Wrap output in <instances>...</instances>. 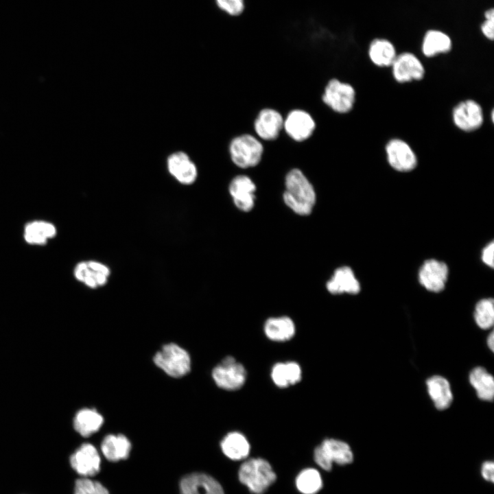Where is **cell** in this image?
<instances>
[{
  "label": "cell",
  "mask_w": 494,
  "mask_h": 494,
  "mask_svg": "<svg viewBox=\"0 0 494 494\" xmlns=\"http://www.w3.org/2000/svg\"><path fill=\"white\" fill-rule=\"evenodd\" d=\"M486 20L481 27L483 34L489 40H493L494 37V10L490 9L484 14Z\"/></svg>",
  "instance_id": "obj_34"
},
{
  "label": "cell",
  "mask_w": 494,
  "mask_h": 494,
  "mask_svg": "<svg viewBox=\"0 0 494 494\" xmlns=\"http://www.w3.org/2000/svg\"><path fill=\"white\" fill-rule=\"evenodd\" d=\"M211 376L218 388L226 391H236L246 384L248 372L242 362L228 355L214 366Z\"/></svg>",
  "instance_id": "obj_5"
},
{
  "label": "cell",
  "mask_w": 494,
  "mask_h": 494,
  "mask_svg": "<svg viewBox=\"0 0 494 494\" xmlns=\"http://www.w3.org/2000/svg\"><path fill=\"white\" fill-rule=\"evenodd\" d=\"M74 494H109V492L100 482L84 477L76 480Z\"/></svg>",
  "instance_id": "obj_32"
},
{
  "label": "cell",
  "mask_w": 494,
  "mask_h": 494,
  "mask_svg": "<svg viewBox=\"0 0 494 494\" xmlns=\"http://www.w3.org/2000/svg\"><path fill=\"white\" fill-rule=\"evenodd\" d=\"M270 377L275 386L285 389L301 382L303 379V369L301 364L296 361L278 362L271 367Z\"/></svg>",
  "instance_id": "obj_18"
},
{
  "label": "cell",
  "mask_w": 494,
  "mask_h": 494,
  "mask_svg": "<svg viewBox=\"0 0 494 494\" xmlns=\"http://www.w3.org/2000/svg\"><path fill=\"white\" fill-rule=\"evenodd\" d=\"M167 168L169 174L179 183L190 185L197 180L198 167L187 154L176 152L167 159Z\"/></svg>",
  "instance_id": "obj_17"
},
{
  "label": "cell",
  "mask_w": 494,
  "mask_h": 494,
  "mask_svg": "<svg viewBox=\"0 0 494 494\" xmlns=\"http://www.w3.org/2000/svg\"><path fill=\"white\" fill-rule=\"evenodd\" d=\"M296 485L303 494H316L322 486L321 476L314 469L302 471L296 478Z\"/></svg>",
  "instance_id": "obj_30"
},
{
  "label": "cell",
  "mask_w": 494,
  "mask_h": 494,
  "mask_svg": "<svg viewBox=\"0 0 494 494\" xmlns=\"http://www.w3.org/2000/svg\"><path fill=\"white\" fill-rule=\"evenodd\" d=\"M103 423L102 415L93 408H83L79 410L73 419L74 429L84 437L97 432Z\"/></svg>",
  "instance_id": "obj_27"
},
{
  "label": "cell",
  "mask_w": 494,
  "mask_h": 494,
  "mask_svg": "<svg viewBox=\"0 0 494 494\" xmlns=\"http://www.w3.org/2000/svg\"><path fill=\"white\" fill-rule=\"evenodd\" d=\"M388 164L395 170L408 172L416 168L418 164L417 156L405 141L401 139H392L385 147Z\"/></svg>",
  "instance_id": "obj_11"
},
{
  "label": "cell",
  "mask_w": 494,
  "mask_h": 494,
  "mask_svg": "<svg viewBox=\"0 0 494 494\" xmlns=\"http://www.w3.org/2000/svg\"><path fill=\"white\" fill-rule=\"evenodd\" d=\"M73 273L78 281L93 290L105 286L111 275L110 268L107 265L95 260L78 263Z\"/></svg>",
  "instance_id": "obj_10"
},
{
  "label": "cell",
  "mask_w": 494,
  "mask_h": 494,
  "mask_svg": "<svg viewBox=\"0 0 494 494\" xmlns=\"http://www.w3.org/2000/svg\"><path fill=\"white\" fill-rule=\"evenodd\" d=\"M232 163L242 169L257 167L263 159L265 147L255 134L243 132L234 136L228 145Z\"/></svg>",
  "instance_id": "obj_2"
},
{
  "label": "cell",
  "mask_w": 494,
  "mask_h": 494,
  "mask_svg": "<svg viewBox=\"0 0 494 494\" xmlns=\"http://www.w3.org/2000/svg\"><path fill=\"white\" fill-rule=\"evenodd\" d=\"M326 288L333 295H355L360 292V284L353 270L344 266L334 270L333 275L326 283Z\"/></svg>",
  "instance_id": "obj_20"
},
{
  "label": "cell",
  "mask_w": 494,
  "mask_h": 494,
  "mask_svg": "<svg viewBox=\"0 0 494 494\" xmlns=\"http://www.w3.org/2000/svg\"><path fill=\"white\" fill-rule=\"evenodd\" d=\"M391 67L393 78L399 83L421 80L425 73L421 60L410 52L397 55Z\"/></svg>",
  "instance_id": "obj_15"
},
{
  "label": "cell",
  "mask_w": 494,
  "mask_h": 494,
  "mask_svg": "<svg viewBox=\"0 0 494 494\" xmlns=\"http://www.w3.org/2000/svg\"><path fill=\"white\" fill-rule=\"evenodd\" d=\"M494 244L491 242L482 250V260L488 266L493 268Z\"/></svg>",
  "instance_id": "obj_35"
},
{
  "label": "cell",
  "mask_w": 494,
  "mask_h": 494,
  "mask_svg": "<svg viewBox=\"0 0 494 494\" xmlns=\"http://www.w3.org/2000/svg\"><path fill=\"white\" fill-rule=\"evenodd\" d=\"M220 447L224 454L233 460L246 458L250 450V445L246 436L238 431L227 433L222 438Z\"/></svg>",
  "instance_id": "obj_23"
},
{
  "label": "cell",
  "mask_w": 494,
  "mask_h": 494,
  "mask_svg": "<svg viewBox=\"0 0 494 494\" xmlns=\"http://www.w3.org/2000/svg\"><path fill=\"white\" fill-rule=\"evenodd\" d=\"M474 320L482 329H490L494 323V302L488 298L479 301L473 312Z\"/></svg>",
  "instance_id": "obj_31"
},
{
  "label": "cell",
  "mask_w": 494,
  "mask_h": 494,
  "mask_svg": "<svg viewBox=\"0 0 494 494\" xmlns=\"http://www.w3.org/2000/svg\"><path fill=\"white\" fill-rule=\"evenodd\" d=\"M397 56L393 44L384 38L373 40L368 48L370 60L377 67H391Z\"/></svg>",
  "instance_id": "obj_28"
},
{
  "label": "cell",
  "mask_w": 494,
  "mask_h": 494,
  "mask_svg": "<svg viewBox=\"0 0 494 494\" xmlns=\"http://www.w3.org/2000/svg\"><path fill=\"white\" fill-rule=\"evenodd\" d=\"M317 124L313 115L305 109L294 108L284 116L283 132L295 143H303L311 138Z\"/></svg>",
  "instance_id": "obj_8"
},
{
  "label": "cell",
  "mask_w": 494,
  "mask_h": 494,
  "mask_svg": "<svg viewBox=\"0 0 494 494\" xmlns=\"http://www.w3.org/2000/svg\"><path fill=\"white\" fill-rule=\"evenodd\" d=\"M180 494H224L220 484L211 476L195 473L185 476L180 483Z\"/></svg>",
  "instance_id": "obj_19"
},
{
  "label": "cell",
  "mask_w": 494,
  "mask_h": 494,
  "mask_svg": "<svg viewBox=\"0 0 494 494\" xmlns=\"http://www.w3.org/2000/svg\"><path fill=\"white\" fill-rule=\"evenodd\" d=\"M452 46L450 37L445 33L436 30H429L424 36L422 52L428 58L449 52Z\"/></svg>",
  "instance_id": "obj_29"
},
{
  "label": "cell",
  "mask_w": 494,
  "mask_h": 494,
  "mask_svg": "<svg viewBox=\"0 0 494 494\" xmlns=\"http://www.w3.org/2000/svg\"><path fill=\"white\" fill-rule=\"evenodd\" d=\"M265 336L274 342H285L296 335V327L292 318L287 316L270 317L263 327Z\"/></svg>",
  "instance_id": "obj_21"
},
{
  "label": "cell",
  "mask_w": 494,
  "mask_h": 494,
  "mask_svg": "<svg viewBox=\"0 0 494 494\" xmlns=\"http://www.w3.org/2000/svg\"><path fill=\"white\" fill-rule=\"evenodd\" d=\"M486 344H487L489 349L491 351H493V349H494V334H493V331H491L489 334V336L486 338Z\"/></svg>",
  "instance_id": "obj_37"
},
{
  "label": "cell",
  "mask_w": 494,
  "mask_h": 494,
  "mask_svg": "<svg viewBox=\"0 0 494 494\" xmlns=\"http://www.w3.org/2000/svg\"><path fill=\"white\" fill-rule=\"evenodd\" d=\"M316 463L322 469L330 471L333 462L345 465L353 460V454L351 447L346 442L329 438H325L314 451Z\"/></svg>",
  "instance_id": "obj_7"
},
{
  "label": "cell",
  "mask_w": 494,
  "mask_h": 494,
  "mask_svg": "<svg viewBox=\"0 0 494 494\" xmlns=\"http://www.w3.org/2000/svg\"><path fill=\"white\" fill-rule=\"evenodd\" d=\"M241 483L254 494H263L275 482L277 475L270 463L260 458L244 462L238 472Z\"/></svg>",
  "instance_id": "obj_3"
},
{
  "label": "cell",
  "mask_w": 494,
  "mask_h": 494,
  "mask_svg": "<svg viewBox=\"0 0 494 494\" xmlns=\"http://www.w3.org/2000/svg\"><path fill=\"white\" fill-rule=\"evenodd\" d=\"M448 274L449 269L445 262L430 259L422 264L418 278L420 284L427 290L440 292L445 287Z\"/></svg>",
  "instance_id": "obj_14"
},
{
  "label": "cell",
  "mask_w": 494,
  "mask_h": 494,
  "mask_svg": "<svg viewBox=\"0 0 494 494\" xmlns=\"http://www.w3.org/2000/svg\"><path fill=\"white\" fill-rule=\"evenodd\" d=\"M428 395L435 408L444 410L449 408L453 402L454 395L449 381L441 375H433L425 381Z\"/></svg>",
  "instance_id": "obj_22"
},
{
  "label": "cell",
  "mask_w": 494,
  "mask_h": 494,
  "mask_svg": "<svg viewBox=\"0 0 494 494\" xmlns=\"http://www.w3.org/2000/svg\"><path fill=\"white\" fill-rule=\"evenodd\" d=\"M320 99L333 112L344 115L353 110L355 103L356 91L351 84L332 78L325 85Z\"/></svg>",
  "instance_id": "obj_4"
},
{
  "label": "cell",
  "mask_w": 494,
  "mask_h": 494,
  "mask_svg": "<svg viewBox=\"0 0 494 494\" xmlns=\"http://www.w3.org/2000/svg\"><path fill=\"white\" fill-rule=\"evenodd\" d=\"M100 462L97 449L90 443L82 444L69 458L72 469L84 478L96 475L100 469Z\"/></svg>",
  "instance_id": "obj_16"
},
{
  "label": "cell",
  "mask_w": 494,
  "mask_h": 494,
  "mask_svg": "<svg viewBox=\"0 0 494 494\" xmlns=\"http://www.w3.org/2000/svg\"><path fill=\"white\" fill-rule=\"evenodd\" d=\"M284 116L273 107L261 108L252 123L254 134L261 141H277L283 132Z\"/></svg>",
  "instance_id": "obj_9"
},
{
  "label": "cell",
  "mask_w": 494,
  "mask_h": 494,
  "mask_svg": "<svg viewBox=\"0 0 494 494\" xmlns=\"http://www.w3.org/2000/svg\"><path fill=\"white\" fill-rule=\"evenodd\" d=\"M235 207L242 211L249 212L255 206L257 185L246 174H237L230 181L228 187Z\"/></svg>",
  "instance_id": "obj_12"
},
{
  "label": "cell",
  "mask_w": 494,
  "mask_h": 494,
  "mask_svg": "<svg viewBox=\"0 0 494 494\" xmlns=\"http://www.w3.org/2000/svg\"><path fill=\"white\" fill-rule=\"evenodd\" d=\"M217 7L232 16L241 15L245 10V0H215Z\"/></svg>",
  "instance_id": "obj_33"
},
{
  "label": "cell",
  "mask_w": 494,
  "mask_h": 494,
  "mask_svg": "<svg viewBox=\"0 0 494 494\" xmlns=\"http://www.w3.org/2000/svg\"><path fill=\"white\" fill-rule=\"evenodd\" d=\"M284 187L283 200L285 205L296 214L309 215L316 202V193L303 171L298 167L291 168L285 176Z\"/></svg>",
  "instance_id": "obj_1"
},
{
  "label": "cell",
  "mask_w": 494,
  "mask_h": 494,
  "mask_svg": "<svg viewBox=\"0 0 494 494\" xmlns=\"http://www.w3.org/2000/svg\"><path fill=\"white\" fill-rule=\"evenodd\" d=\"M131 443L123 434H108L101 444V450L107 460L117 462L126 459L131 450Z\"/></svg>",
  "instance_id": "obj_25"
},
{
  "label": "cell",
  "mask_w": 494,
  "mask_h": 494,
  "mask_svg": "<svg viewBox=\"0 0 494 494\" xmlns=\"http://www.w3.org/2000/svg\"><path fill=\"white\" fill-rule=\"evenodd\" d=\"M482 478L489 482L494 480V464L493 462L486 461L483 463L481 468Z\"/></svg>",
  "instance_id": "obj_36"
},
{
  "label": "cell",
  "mask_w": 494,
  "mask_h": 494,
  "mask_svg": "<svg viewBox=\"0 0 494 494\" xmlns=\"http://www.w3.org/2000/svg\"><path fill=\"white\" fill-rule=\"evenodd\" d=\"M469 381L477 397L482 401H492L494 397V379L484 367L473 368L469 375Z\"/></svg>",
  "instance_id": "obj_26"
},
{
  "label": "cell",
  "mask_w": 494,
  "mask_h": 494,
  "mask_svg": "<svg viewBox=\"0 0 494 494\" xmlns=\"http://www.w3.org/2000/svg\"><path fill=\"white\" fill-rule=\"evenodd\" d=\"M454 125L464 132L479 129L484 122L483 110L475 100L466 99L459 102L452 110Z\"/></svg>",
  "instance_id": "obj_13"
},
{
  "label": "cell",
  "mask_w": 494,
  "mask_h": 494,
  "mask_svg": "<svg viewBox=\"0 0 494 494\" xmlns=\"http://www.w3.org/2000/svg\"><path fill=\"white\" fill-rule=\"evenodd\" d=\"M154 364L172 377H181L191 369V358L188 352L175 343H168L156 353Z\"/></svg>",
  "instance_id": "obj_6"
},
{
  "label": "cell",
  "mask_w": 494,
  "mask_h": 494,
  "mask_svg": "<svg viewBox=\"0 0 494 494\" xmlns=\"http://www.w3.org/2000/svg\"><path fill=\"white\" fill-rule=\"evenodd\" d=\"M54 224L44 220H34L24 227L23 238L29 244L43 246L56 235Z\"/></svg>",
  "instance_id": "obj_24"
}]
</instances>
